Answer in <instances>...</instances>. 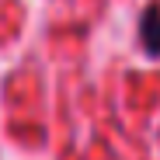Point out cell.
<instances>
[{
  "instance_id": "6da1fadb",
  "label": "cell",
  "mask_w": 160,
  "mask_h": 160,
  "mask_svg": "<svg viewBox=\"0 0 160 160\" xmlns=\"http://www.w3.org/2000/svg\"><path fill=\"white\" fill-rule=\"evenodd\" d=\"M143 42H146L150 52H160V14L157 11H150L146 21H143Z\"/></svg>"
}]
</instances>
